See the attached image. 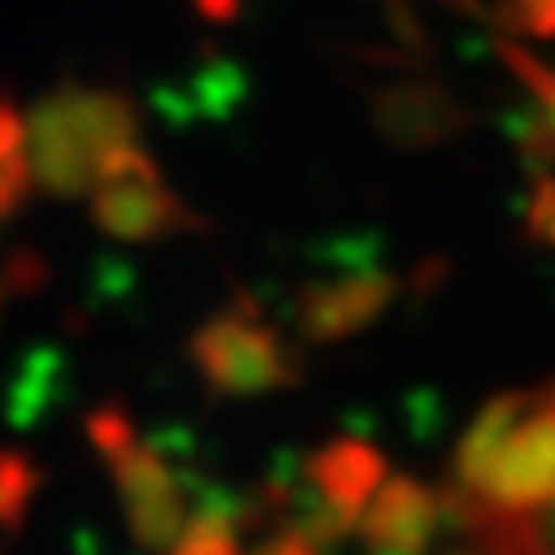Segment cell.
I'll return each mask as SVG.
<instances>
[{
    "label": "cell",
    "mask_w": 555,
    "mask_h": 555,
    "mask_svg": "<svg viewBox=\"0 0 555 555\" xmlns=\"http://www.w3.org/2000/svg\"><path fill=\"white\" fill-rule=\"evenodd\" d=\"M193 5H197V14H202V18H215V23H232V18H241L245 0H193Z\"/></svg>",
    "instance_id": "17"
},
{
    "label": "cell",
    "mask_w": 555,
    "mask_h": 555,
    "mask_svg": "<svg viewBox=\"0 0 555 555\" xmlns=\"http://www.w3.org/2000/svg\"><path fill=\"white\" fill-rule=\"evenodd\" d=\"M36 494V464L18 451H0V525H18Z\"/></svg>",
    "instance_id": "13"
},
{
    "label": "cell",
    "mask_w": 555,
    "mask_h": 555,
    "mask_svg": "<svg viewBox=\"0 0 555 555\" xmlns=\"http://www.w3.org/2000/svg\"><path fill=\"white\" fill-rule=\"evenodd\" d=\"M88 438L109 464V477H114V490L122 499V516L135 542H145L154 551H171L176 533L189 520L176 468L158 455V447H150L135 434L122 406H96L88 415Z\"/></svg>",
    "instance_id": "3"
},
{
    "label": "cell",
    "mask_w": 555,
    "mask_h": 555,
    "mask_svg": "<svg viewBox=\"0 0 555 555\" xmlns=\"http://www.w3.org/2000/svg\"><path fill=\"white\" fill-rule=\"evenodd\" d=\"M393 298H398V281L385 267H376L372 249L359 254V245L350 241V254L337 258V267L328 275L298 289L294 320L307 341L337 346V341H350L363 328H372L389 311Z\"/></svg>",
    "instance_id": "6"
},
{
    "label": "cell",
    "mask_w": 555,
    "mask_h": 555,
    "mask_svg": "<svg viewBox=\"0 0 555 555\" xmlns=\"http://www.w3.org/2000/svg\"><path fill=\"white\" fill-rule=\"evenodd\" d=\"M88 202H92V223L127 245H150L202 228V219L171 193L158 163L141 145L114 154Z\"/></svg>",
    "instance_id": "5"
},
{
    "label": "cell",
    "mask_w": 555,
    "mask_h": 555,
    "mask_svg": "<svg viewBox=\"0 0 555 555\" xmlns=\"http://www.w3.org/2000/svg\"><path fill=\"white\" fill-rule=\"evenodd\" d=\"M189 359L219 398H262L302 380V359L249 298H236L228 311L210 315L193 333Z\"/></svg>",
    "instance_id": "2"
},
{
    "label": "cell",
    "mask_w": 555,
    "mask_h": 555,
    "mask_svg": "<svg viewBox=\"0 0 555 555\" xmlns=\"http://www.w3.org/2000/svg\"><path fill=\"white\" fill-rule=\"evenodd\" d=\"M512 141L520 150V163L533 176H555V118L546 109H529V114H516L507 122Z\"/></svg>",
    "instance_id": "12"
},
{
    "label": "cell",
    "mask_w": 555,
    "mask_h": 555,
    "mask_svg": "<svg viewBox=\"0 0 555 555\" xmlns=\"http://www.w3.org/2000/svg\"><path fill=\"white\" fill-rule=\"evenodd\" d=\"M367 118L376 135H385L398 150H438L468 131L473 114L460 96H451L442 83L429 79H393L372 88Z\"/></svg>",
    "instance_id": "8"
},
{
    "label": "cell",
    "mask_w": 555,
    "mask_h": 555,
    "mask_svg": "<svg viewBox=\"0 0 555 555\" xmlns=\"http://www.w3.org/2000/svg\"><path fill=\"white\" fill-rule=\"evenodd\" d=\"M447 516V499L421 486L415 477H385L372 503L359 516V533L367 555H425L438 525Z\"/></svg>",
    "instance_id": "9"
},
{
    "label": "cell",
    "mask_w": 555,
    "mask_h": 555,
    "mask_svg": "<svg viewBox=\"0 0 555 555\" xmlns=\"http://www.w3.org/2000/svg\"><path fill=\"white\" fill-rule=\"evenodd\" d=\"M460 490L486 507L516 516H538L555 507V376L529 389V406L520 411V421Z\"/></svg>",
    "instance_id": "4"
},
{
    "label": "cell",
    "mask_w": 555,
    "mask_h": 555,
    "mask_svg": "<svg viewBox=\"0 0 555 555\" xmlns=\"http://www.w3.org/2000/svg\"><path fill=\"white\" fill-rule=\"evenodd\" d=\"M385 455L359 438H337L328 447L315 451V460L307 464V481H311V512L298 525L311 542H328L341 538L359 525L363 507L372 503V494L385 486Z\"/></svg>",
    "instance_id": "7"
},
{
    "label": "cell",
    "mask_w": 555,
    "mask_h": 555,
    "mask_svg": "<svg viewBox=\"0 0 555 555\" xmlns=\"http://www.w3.org/2000/svg\"><path fill=\"white\" fill-rule=\"evenodd\" d=\"M525 236L555 249V176H533V189L525 202Z\"/></svg>",
    "instance_id": "15"
},
{
    "label": "cell",
    "mask_w": 555,
    "mask_h": 555,
    "mask_svg": "<svg viewBox=\"0 0 555 555\" xmlns=\"http://www.w3.org/2000/svg\"><path fill=\"white\" fill-rule=\"evenodd\" d=\"M36 193L53 202L92 197L114 154L141 145V109L118 88L62 83L23 109Z\"/></svg>",
    "instance_id": "1"
},
{
    "label": "cell",
    "mask_w": 555,
    "mask_h": 555,
    "mask_svg": "<svg viewBox=\"0 0 555 555\" xmlns=\"http://www.w3.org/2000/svg\"><path fill=\"white\" fill-rule=\"evenodd\" d=\"M31 193H36V180H31V163H27L23 109L14 105L10 92H0V223L14 219Z\"/></svg>",
    "instance_id": "10"
},
{
    "label": "cell",
    "mask_w": 555,
    "mask_h": 555,
    "mask_svg": "<svg viewBox=\"0 0 555 555\" xmlns=\"http://www.w3.org/2000/svg\"><path fill=\"white\" fill-rule=\"evenodd\" d=\"M167 555H241V512L223 503L189 512Z\"/></svg>",
    "instance_id": "11"
},
{
    "label": "cell",
    "mask_w": 555,
    "mask_h": 555,
    "mask_svg": "<svg viewBox=\"0 0 555 555\" xmlns=\"http://www.w3.org/2000/svg\"><path fill=\"white\" fill-rule=\"evenodd\" d=\"M262 555H320V546H315L302 529H289V533H281L275 542H267Z\"/></svg>",
    "instance_id": "16"
},
{
    "label": "cell",
    "mask_w": 555,
    "mask_h": 555,
    "mask_svg": "<svg viewBox=\"0 0 555 555\" xmlns=\"http://www.w3.org/2000/svg\"><path fill=\"white\" fill-rule=\"evenodd\" d=\"M494 23L516 36L533 40H555V0H499Z\"/></svg>",
    "instance_id": "14"
},
{
    "label": "cell",
    "mask_w": 555,
    "mask_h": 555,
    "mask_svg": "<svg viewBox=\"0 0 555 555\" xmlns=\"http://www.w3.org/2000/svg\"><path fill=\"white\" fill-rule=\"evenodd\" d=\"M551 118H555V114H551Z\"/></svg>",
    "instance_id": "18"
}]
</instances>
